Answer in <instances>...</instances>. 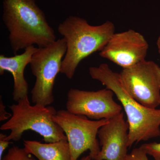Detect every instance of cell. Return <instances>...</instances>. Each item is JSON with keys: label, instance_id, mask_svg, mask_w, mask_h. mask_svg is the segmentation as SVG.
<instances>
[{"label": "cell", "instance_id": "cell-11", "mask_svg": "<svg viewBox=\"0 0 160 160\" xmlns=\"http://www.w3.org/2000/svg\"><path fill=\"white\" fill-rule=\"evenodd\" d=\"M37 48L33 46H29L22 54L11 57L2 54L0 55V75H3L5 71L9 72L12 75L14 82L12 99L15 102L28 96L29 88L24 77V71Z\"/></svg>", "mask_w": 160, "mask_h": 160}, {"label": "cell", "instance_id": "cell-9", "mask_svg": "<svg viewBox=\"0 0 160 160\" xmlns=\"http://www.w3.org/2000/svg\"><path fill=\"white\" fill-rule=\"evenodd\" d=\"M149 46L142 35L129 29L115 32L100 51L99 55L123 69H126L146 60Z\"/></svg>", "mask_w": 160, "mask_h": 160}, {"label": "cell", "instance_id": "cell-16", "mask_svg": "<svg viewBox=\"0 0 160 160\" xmlns=\"http://www.w3.org/2000/svg\"><path fill=\"white\" fill-rule=\"evenodd\" d=\"M12 114L8 113L6 110V106L4 105L2 100H0V121H4L11 117Z\"/></svg>", "mask_w": 160, "mask_h": 160}, {"label": "cell", "instance_id": "cell-13", "mask_svg": "<svg viewBox=\"0 0 160 160\" xmlns=\"http://www.w3.org/2000/svg\"><path fill=\"white\" fill-rule=\"evenodd\" d=\"M31 155L25 148L13 146L9 149L2 160H36L32 157Z\"/></svg>", "mask_w": 160, "mask_h": 160}, {"label": "cell", "instance_id": "cell-14", "mask_svg": "<svg viewBox=\"0 0 160 160\" xmlns=\"http://www.w3.org/2000/svg\"><path fill=\"white\" fill-rule=\"evenodd\" d=\"M140 147L145 152L147 155L151 156L154 160H160V143H146Z\"/></svg>", "mask_w": 160, "mask_h": 160}, {"label": "cell", "instance_id": "cell-18", "mask_svg": "<svg viewBox=\"0 0 160 160\" xmlns=\"http://www.w3.org/2000/svg\"><path fill=\"white\" fill-rule=\"evenodd\" d=\"M91 158L90 157L89 155L86 156L84 157L81 159V160H92Z\"/></svg>", "mask_w": 160, "mask_h": 160}, {"label": "cell", "instance_id": "cell-17", "mask_svg": "<svg viewBox=\"0 0 160 160\" xmlns=\"http://www.w3.org/2000/svg\"><path fill=\"white\" fill-rule=\"evenodd\" d=\"M157 44L158 49L159 53L160 55V36L158 38Z\"/></svg>", "mask_w": 160, "mask_h": 160}, {"label": "cell", "instance_id": "cell-3", "mask_svg": "<svg viewBox=\"0 0 160 160\" xmlns=\"http://www.w3.org/2000/svg\"><path fill=\"white\" fill-rule=\"evenodd\" d=\"M89 72L93 79L113 92L122 104L129 125V148L135 142L160 136V108H147L132 98L121 84L119 73L107 64L90 67Z\"/></svg>", "mask_w": 160, "mask_h": 160}, {"label": "cell", "instance_id": "cell-1", "mask_svg": "<svg viewBox=\"0 0 160 160\" xmlns=\"http://www.w3.org/2000/svg\"><path fill=\"white\" fill-rule=\"evenodd\" d=\"M2 19L15 55L29 46L43 48L57 40L54 30L35 0H3Z\"/></svg>", "mask_w": 160, "mask_h": 160}, {"label": "cell", "instance_id": "cell-15", "mask_svg": "<svg viewBox=\"0 0 160 160\" xmlns=\"http://www.w3.org/2000/svg\"><path fill=\"white\" fill-rule=\"evenodd\" d=\"M126 160H149L147 155L141 147L133 149L128 154Z\"/></svg>", "mask_w": 160, "mask_h": 160}, {"label": "cell", "instance_id": "cell-8", "mask_svg": "<svg viewBox=\"0 0 160 160\" xmlns=\"http://www.w3.org/2000/svg\"><path fill=\"white\" fill-rule=\"evenodd\" d=\"M114 95L107 88L97 91L70 89L67 94L66 110L91 119H110L122 110V106L115 102Z\"/></svg>", "mask_w": 160, "mask_h": 160}, {"label": "cell", "instance_id": "cell-2", "mask_svg": "<svg viewBox=\"0 0 160 160\" xmlns=\"http://www.w3.org/2000/svg\"><path fill=\"white\" fill-rule=\"evenodd\" d=\"M115 29L114 24L110 21L92 26L86 20L76 16L69 17L60 23L58 32L67 46L60 72L69 79H72L81 61L101 51L115 33Z\"/></svg>", "mask_w": 160, "mask_h": 160}, {"label": "cell", "instance_id": "cell-5", "mask_svg": "<svg viewBox=\"0 0 160 160\" xmlns=\"http://www.w3.org/2000/svg\"><path fill=\"white\" fill-rule=\"evenodd\" d=\"M67 51L66 41L59 39L49 46L38 48L29 63L36 82L32 89L35 104L50 106L54 102L53 89L56 78L61 72L62 62Z\"/></svg>", "mask_w": 160, "mask_h": 160}, {"label": "cell", "instance_id": "cell-10", "mask_svg": "<svg viewBox=\"0 0 160 160\" xmlns=\"http://www.w3.org/2000/svg\"><path fill=\"white\" fill-rule=\"evenodd\" d=\"M98 136L101 149L95 160H126L129 125L122 112L100 128Z\"/></svg>", "mask_w": 160, "mask_h": 160}, {"label": "cell", "instance_id": "cell-4", "mask_svg": "<svg viewBox=\"0 0 160 160\" xmlns=\"http://www.w3.org/2000/svg\"><path fill=\"white\" fill-rule=\"evenodd\" d=\"M17 102L9 106L12 112L11 117L0 128L3 131H10L5 138L6 141H19L23 133L29 130L42 136L46 143L67 140L62 129L52 119L58 111L53 106L39 104L32 106L28 96Z\"/></svg>", "mask_w": 160, "mask_h": 160}, {"label": "cell", "instance_id": "cell-7", "mask_svg": "<svg viewBox=\"0 0 160 160\" xmlns=\"http://www.w3.org/2000/svg\"><path fill=\"white\" fill-rule=\"evenodd\" d=\"M119 74L121 84L132 98L147 108L160 106V67L158 64L145 60L123 69Z\"/></svg>", "mask_w": 160, "mask_h": 160}, {"label": "cell", "instance_id": "cell-6", "mask_svg": "<svg viewBox=\"0 0 160 160\" xmlns=\"http://www.w3.org/2000/svg\"><path fill=\"white\" fill-rule=\"evenodd\" d=\"M52 119L66 134L71 160H78L87 150H89L92 159H96L101 150L98 132L109 119L92 121L85 116L73 114L66 109L58 111Z\"/></svg>", "mask_w": 160, "mask_h": 160}, {"label": "cell", "instance_id": "cell-12", "mask_svg": "<svg viewBox=\"0 0 160 160\" xmlns=\"http://www.w3.org/2000/svg\"><path fill=\"white\" fill-rule=\"evenodd\" d=\"M24 145L26 151L38 160H71V152L67 140L45 143L24 140Z\"/></svg>", "mask_w": 160, "mask_h": 160}]
</instances>
